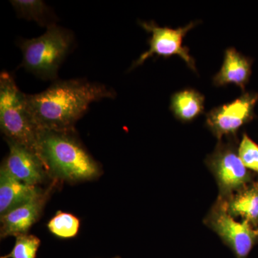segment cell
I'll return each mask as SVG.
<instances>
[{"label":"cell","mask_w":258,"mask_h":258,"mask_svg":"<svg viewBox=\"0 0 258 258\" xmlns=\"http://www.w3.org/2000/svg\"><path fill=\"white\" fill-rule=\"evenodd\" d=\"M112 90L83 79L59 81L37 94H27L29 111L40 130L74 132L93 102L113 98Z\"/></svg>","instance_id":"6da1fadb"},{"label":"cell","mask_w":258,"mask_h":258,"mask_svg":"<svg viewBox=\"0 0 258 258\" xmlns=\"http://www.w3.org/2000/svg\"><path fill=\"white\" fill-rule=\"evenodd\" d=\"M238 154L244 166L258 174V145L247 134H243L238 147Z\"/></svg>","instance_id":"ac0fdd59"},{"label":"cell","mask_w":258,"mask_h":258,"mask_svg":"<svg viewBox=\"0 0 258 258\" xmlns=\"http://www.w3.org/2000/svg\"><path fill=\"white\" fill-rule=\"evenodd\" d=\"M205 101L202 93L192 88H186L171 96L170 110L177 119L189 122L203 113Z\"/></svg>","instance_id":"5bb4252c"},{"label":"cell","mask_w":258,"mask_h":258,"mask_svg":"<svg viewBox=\"0 0 258 258\" xmlns=\"http://www.w3.org/2000/svg\"><path fill=\"white\" fill-rule=\"evenodd\" d=\"M81 222L77 217L68 212H57L47 227L50 233L61 239H71L77 236Z\"/></svg>","instance_id":"2e32d148"},{"label":"cell","mask_w":258,"mask_h":258,"mask_svg":"<svg viewBox=\"0 0 258 258\" xmlns=\"http://www.w3.org/2000/svg\"><path fill=\"white\" fill-rule=\"evenodd\" d=\"M74 132H39L37 154L52 181L76 183L96 179L101 174L99 164Z\"/></svg>","instance_id":"7a4b0ae2"},{"label":"cell","mask_w":258,"mask_h":258,"mask_svg":"<svg viewBox=\"0 0 258 258\" xmlns=\"http://www.w3.org/2000/svg\"><path fill=\"white\" fill-rule=\"evenodd\" d=\"M252 60L237 51L234 47L227 49L221 69L213 78V83L217 87L235 84L245 90L252 74Z\"/></svg>","instance_id":"8fae6325"},{"label":"cell","mask_w":258,"mask_h":258,"mask_svg":"<svg viewBox=\"0 0 258 258\" xmlns=\"http://www.w3.org/2000/svg\"><path fill=\"white\" fill-rule=\"evenodd\" d=\"M198 21L191 22L183 28L173 29L164 27L161 28L154 22H139V25L146 31L152 33L149 40V50L140 55L134 64L132 69L141 66L151 56L157 55L168 57L172 55H179L187 64L189 69L197 72L195 59L190 55L189 49L183 45V40L190 30L195 28Z\"/></svg>","instance_id":"52a82bcc"},{"label":"cell","mask_w":258,"mask_h":258,"mask_svg":"<svg viewBox=\"0 0 258 258\" xmlns=\"http://www.w3.org/2000/svg\"><path fill=\"white\" fill-rule=\"evenodd\" d=\"M114 258H120V257H114Z\"/></svg>","instance_id":"d6986e66"},{"label":"cell","mask_w":258,"mask_h":258,"mask_svg":"<svg viewBox=\"0 0 258 258\" xmlns=\"http://www.w3.org/2000/svg\"><path fill=\"white\" fill-rule=\"evenodd\" d=\"M225 204L231 216L234 218L240 217L242 221L258 229V181H253L235 193Z\"/></svg>","instance_id":"4fadbf2b"},{"label":"cell","mask_w":258,"mask_h":258,"mask_svg":"<svg viewBox=\"0 0 258 258\" xmlns=\"http://www.w3.org/2000/svg\"><path fill=\"white\" fill-rule=\"evenodd\" d=\"M205 225L220 236L237 258H247L258 242V230L246 221L238 222L231 216L225 200L217 198L205 219Z\"/></svg>","instance_id":"8992f818"},{"label":"cell","mask_w":258,"mask_h":258,"mask_svg":"<svg viewBox=\"0 0 258 258\" xmlns=\"http://www.w3.org/2000/svg\"><path fill=\"white\" fill-rule=\"evenodd\" d=\"M59 181H52L47 189L28 203L13 209L1 216V238L28 234V231L41 216L44 208Z\"/></svg>","instance_id":"9c48e42d"},{"label":"cell","mask_w":258,"mask_h":258,"mask_svg":"<svg viewBox=\"0 0 258 258\" xmlns=\"http://www.w3.org/2000/svg\"><path fill=\"white\" fill-rule=\"evenodd\" d=\"M43 189L18 181L0 168V215L28 203Z\"/></svg>","instance_id":"7c38bea8"},{"label":"cell","mask_w":258,"mask_h":258,"mask_svg":"<svg viewBox=\"0 0 258 258\" xmlns=\"http://www.w3.org/2000/svg\"><path fill=\"white\" fill-rule=\"evenodd\" d=\"M257 101V93H244L235 101L215 107L207 113V126L218 141L235 137L237 131L254 118Z\"/></svg>","instance_id":"ba28073f"},{"label":"cell","mask_w":258,"mask_h":258,"mask_svg":"<svg viewBox=\"0 0 258 258\" xmlns=\"http://www.w3.org/2000/svg\"><path fill=\"white\" fill-rule=\"evenodd\" d=\"M257 230H258V229H257Z\"/></svg>","instance_id":"ffe728a7"},{"label":"cell","mask_w":258,"mask_h":258,"mask_svg":"<svg viewBox=\"0 0 258 258\" xmlns=\"http://www.w3.org/2000/svg\"><path fill=\"white\" fill-rule=\"evenodd\" d=\"M9 154L2 167L13 178L31 186H38L49 178L41 159L27 148L7 141Z\"/></svg>","instance_id":"30bf717a"},{"label":"cell","mask_w":258,"mask_h":258,"mask_svg":"<svg viewBox=\"0 0 258 258\" xmlns=\"http://www.w3.org/2000/svg\"><path fill=\"white\" fill-rule=\"evenodd\" d=\"M207 166L216 179L219 198L227 201L235 193L253 182L254 174L241 161L234 140L219 141L215 151L206 161Z\"/></svg>","instance_id":"5b68a950"},{"label":"cell","mask_w":258,"mask_h":258,"mask_svg":"<svg viewBox=\"0 0 258 258\" xmlns=\"http://www.w3.org/2000/svg\"><path fill=\"white\" fill-rule=\"evenodd\" d=\"M72 43L71 32L55 24L50 25L41 36L20 42L22 66L40 79H55Z\"/></svg>","instance_id":"277c9868"},{"label":"cell","mask_w":258,"mask_h":258,"mask_svg":"<svg viewBox=\"0 0 258 258\" xmlns=\"http://www.w3.org/2000/svg\"><path fill=\"white\" fill-rule=\"evenodd\" d=\"M0 128L6 141L15 142L36 154L40 129L29 111L27 94L6 71L0 74Z\"/></svg>","instance_id":"3957f363"},{"label":"cell","mask_w":258,"mask_h":258,"mask_svg":"<svg viewBox=\"0 0 258 258\" xmlns=\"http://www.w3.org/2000/svg\"><path fill=\"white\" fill-rule=\"evenodd\" d=\"M40 244V239L36 236L29 234L19 235L11 252L1 258H35Z\"/></svg>","instance_id":"e0dca14e"},{"label":"cell","mask_w":258,"mask_h":258,"mask_svg":"<svg viewBox=\"0 0 258 258\" xmlns=\"http://www.w3.org/2000/svg\"><path fill=\"white\" fill-rule=\"evenodd\" d=\"M10 3L20 18L47 25V28L54 25L49 22V8L41 0H13Z\"/></svg>","instance_id":"9a60e30c"}]
</instances>
